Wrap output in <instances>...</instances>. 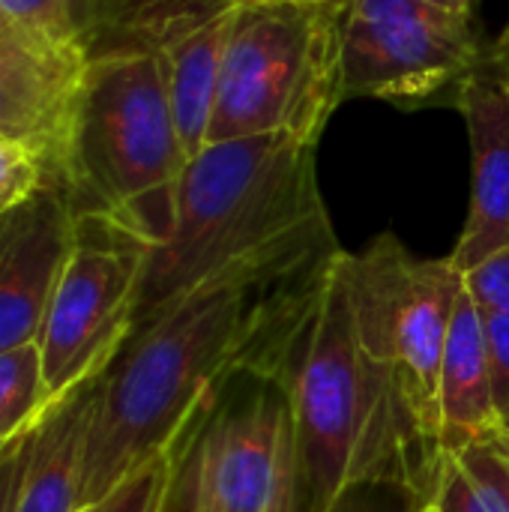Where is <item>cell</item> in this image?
Instances as JSON below:
<instances>
[{"label": "cell", "mask_w": 509, "mask_h": 512, "mask_svg": "<svg viewBox=\"0 0 509 512\" xmlns=\"http://www.w3.org/2000/svg\"><path fill=\"white\" fill-rule=\"evenodd\" d=\"M342 246L333 225L231 267L135 327L93 381L81 510L168 456L240 378L285 381Z\"/></svg>", "instance_id": "obj_1"}, {"label": "cell", "mask_w": 509, "mask_h": 512, "mask_svg": "<svg viewBox=\"0 0 509 512\" xmlns=\"http://www.w3.org/2000/svg\"><path fill=\"white\" fill-rule=\"evenodd\" d=\"M303 512H333L348 495L387 486L435 495L441 453L396 378L360 345L348 303L330 285L285 369Z\"/></svg>", "instance_id": "obj_2"}, {"label": "cell", "mask_w": 509, "mask_h": 512, "mask_svg": "<svg viewBox=\"0 0 509 512\" xmlns=\"http://www.w3.org/2000/svg\"><path fill=\"white\" fill-rule=\"evenodd\" d=\"M327 225L318 144L294 135L207 144L186 165L165 234L147 243L132 330L213 276Z\"/></svg>", "instance_id": "obj_3"}, {"label": "cell", "mask_w": 509, "mask_h": 512, "mask_svg": "<svg viewBox=\"0 0 509 512\" xmlns=\"http://www.w3.org/2000/svg\"><path fill=\"white\" fill-rule=\"evenodd\" d=\"M186 165L156 45L93 54L54 159L75 213L108 216L153 243L171 222Z\"/></svg>", "instance_id": "obj_4"}, {"label": "cell", "mask_w": 509, "mask_h": 512, "mask_svg": "<svg viewBox=\"0 0 509 512\" xmlns=\"http://www.w3.org/2000/svg\"><path fill=\"white\" fill-rule=\"evenodd\" d=\"M345 0H240L207 144L294 135L318 144L342 96Z\"/></svg>", "instance_id": "obj_5"}, {"label": "cell", "mask_w": 509, "mask_h": 512, "mask_svg": "<svg viewBox=\"0 0 509 512\" xmlns=\"http://www.w3.org/2000/svg\"><path fill=\"white\" fill-rule=\"evenodd\" d=\"M165 512H303L285 381L225 387L171 450Z\"/></svg>", "instance_id": "obj_6"}, {"label": "cell", "mask_w": 509, "mask_h": 512, "mask_svg": "<svg viewBox=\"0 0 509 512\" xmlns=\"http://www.w3.org/2000/svg\"><path fill=\"white\" fill-rule=\"evenodd\" d=\"M336 282L363 351L396 378L435 441L438 378L450 324L465 294L462 270L450 255L417 258L396 234L384 231L360 252H339Z\"/></svg>", "instance_id": "obj_7"}, {"label": "cell", "mask_w": 509, "mask_h": 512, "mask_svg": "<svg viewBox=\"0 0 509 512\" xmlns=\"http://www.w3.org/2000/svg\"><path fill=\"white\" fill-rule=\"evenodd\" d=\"M147 243L108 216L78 213L72 252L36 342L51 399L99 378L129 339Z\"/></svg>", "instance_id": "obj_8"}, {"label": "cell", "mask_w": 509, "mask_h": 512, "mask_svg": "<svg viewBox=\"0 0 509 512\" xmlns=\"http://www.w3.org/2000/svg\"><path fill=\"white\" fill-rule=\"evenodd\" d=\"M483 45L474 18L426 0H345L342 96L405 111L453 105Z\"/></svg>", "instance_id": "obj_9"}, {"label": "cell", "mask_w": 509, "mask_h": 512, "mask_svg": "<svg viewBox=\"0 0 509 512\" xmlns=\"http://www.w3.org/2000/svg\"><path fill=\"white\" fill-rule=\"evenodd\" d=\"M453 108L471 141V204L450 261L465 273L509 246V24L486 42Z\"/></svg>", "instance_id": "obj_10"}, {"label": "cell", "mask_w": 509, "mask_h": 512, "mask_svg": "<svg viewBox=\"0 0 509 512\" xmlns=\"http://www.w3.org/2000/svg\"><path fill=\"white\" fill-rule=\"evenodd\" d=\"M75 207L57 177L0 216V351L39 342L75 240Z\"/></svg>", "instance_id": "obj_11"}, {"label": "cell", "mask_w": 509, "mask_h": 512, "mask_svg": "<svg viewBox=\"0 0 509 512\" xmlns=\"http://www.w3.org/2000/svg\"><path fill=\"white\" fill-rule=\"evenodd\" d=\"M237 6L240 0H195L168 15L153 36L165 69L174 123L189 159H195L210 138V120Z\"/></svg>", "instance_id": "obj_12"}, {"label": "cell", "mask_w": 509, "mask_h": 512, "mask_svg": "<svg viewBox=\"0 0 509 512\" xmlns=\"http://www.w3.org/2000/svg\"><path fill=\"white\" fill-rule=\"evenodd\" d=\"M84 51L36 48L21 39L0 45V138L33 141L51 153L63 144L84 72Z\"/></svg>", "instance_id": "obj_13"}, {"label": "cell", "mask_w": 509, "mask_h": 512, "mask_svg": "<svg viewBox=\"0 0 509 512\" xmlns=\"http://www.w3.org/2000/svg\"><path fill=\"white\" fill-rule=\"evenodd\" d=\"M498 435L504 429L495 408L486 321L468 294H462L441 360L435 441L441 456H459Z\"/></svg>", "instance_id": "obj_14"}, {"label": "cell", "mask_w": 509, "mask_h": 512, "mask_svg": "<svg viewBox=\"0 0 509 512\" xmlns=\"http://www.w3.org/2000/svg\"><path fill=\"white\" fill-rule=\"evenodd\" d=\"M192 0H0L6 30L36 48L99 54L111 30H132L135 42H153L168 15Z\"/></svg>", "instance_id": "obj_15"}, {"label": "cell", "mask_w": 509, "mask_h": 512, "mask_svg": "<svg viewBox=\"0 0 509 512\" xmlns=\"http://www.w3.org/2000/svg\"><path fill=\"white\" fill-rule=\"evenodd\" d=\"M93 381L54 399L33 426L30 450L9 512H81L84 441L90 426Z\"/></svg>", "instance_id": "obj_16"}, {"label": "cell", "mask_w": 509, "mask_h": 512, "mask_svg": "<svg viewBox=\"0 0 509 512\" xmlns=\"http://www.w3.org/2000/svg\"><path fill=\"white\" fill-rule=\"evenodd\" d=\"M51 402L39 345L0 351V447L30 432Z\"/></svg>", "instance_id": "obj_17"}, {"label": "cell", "mask_w": 509, "mask_h": 512, "mask_svg": "<svg viewBox=\"0 0 509 512\" xmlns=\"http://www.w3.org/2000/svg\"><path fill=\"white\" fill-rule=\"evenodd\" d=\"M54 177L51 153L33 141L0 138V216L15 210Z\"/></svg>", "instance_id": "obj_18"}, {"label": "cell", "mask_w": 509, "mask_h": 512, "mask_svg": "<svg viewBox=\"0 0 509 512\" xmlns=\"http://www.w3.org/2000/svg\"><path fill=\"white\" fill-rule=\"evenodd\" d=\"M486 512H509V450L504 435L453 456Z\"/></svg>", "instance_id": "obj_19"}, {"label": "cell", "mask_w": 509, "mask_h": 512, "mask_svg": "<svg viewBox=\"0 0 509 512\" xmlns=\"http://www.w3.org/2000/svg\"><path fill=\"white\" fill-rule=\"evenodd\" d=\"M171 483V453L147 462L135 474H129L120 486H114L102 501L84 507L81 512H165Z\"/></svg>", "instance_id": "obj_20"}, {"label": "cell", "mask_w": 509, "mask_h": 512, "mask_svg": "<svg viewBox=\"0 0 509 512\" xmlns=\"http://www.w3.org/2000/svg\"><path fill=\"white\" fill-rule=\"evenodd\" d=\"M468 300L483 315H504L509 318V246L492 252L480 264L462 273Z\"/></svg>", "instance_id": "obj_21"}, {"label": "cell", "mask_w": 509, "mask_h": 512, "mask_svg": "<svg viewBox=\"0 0 509 512\" xmlns=\"http://www.w3.org/2000/svg\"><path fill=\"white\" fill-rule=\"evenodd\" d=\"M489 333V354H492V387H495V408L501 429L509 432V318L504 315H483Z\"/></svg>", "instance_id": "obj_22"}, {"label": "cell", "mask_w": 509, "mask_h": 512, "mask_svg": "<svg viewBox=\"0 0 509 512\" xmlns=\"http://www.w3.org/2000/svg\"><path fill=\"white\" fill-rule=\"evenodd\" d=\"M423 504H426V498H420L414 492L375 486V489H363V492L348 495L333 512H420Z\"/></svg>", "instance_id": "obj_23"}, {"label": "cell", "mask_w": 509, "mask_h": 512, "mask_svg": "<svg viewBox=\"0 0 509 512\" xmlns=\"http://www.w3.org/2000/svg\"><path fill=\"white\" fill-rule=\"evenodd\" d=\"M30 432L0 447V512H9L12 507V495H15V486L27 459V450H30Z\"/></svg>", "instance_id": "obj_24"}, {"label": "cell", "mask_w": 509, "mask_h": 512, "mask_svg": "<svg viewBox=\"0 0 509 512\" xmlns=\"http://www.w3.org/2000/svg\"><path fill=\"white\" fill-rule=\"evenodd\" d=\"M426 3L447 9V12H456V15H468V18H474V12L480 6V0H426Z\"/></svg>", "instance_id": "obj_25"}, {"label": "cell", "mask_w": 509, "mask_h": 512, "mask_svg": "<svg viewBox=\"0 0 509 512\" xmlns=\"http://www.w3.org/2000/svg\"><path fill=\"white\" fill-rule=\"evenodd\" d=\"M420 512H444V510H441V504H438V501H435V495H432V501H426Z\"/></svg>", "instance_id": "obj_26"}, {"label": "cell", "mask_w": 509, "mask_h": 512, "mask_svg": "<svg viewBox=\"0 0 509 512\" xmlns=\"http://www.w3.org/2000/svg\"><path fill=\"white\" fill-rule=\"evenodd\" d=\"M9 39H15V36H12V33L6 30V24L0 21V45H3V42H9Z\"/></svg>", "instance_id": "obj_27"}, {"label": "cell", "mask_w": 509, "mask_h": 512, "mask_svg": "<svg viewBox=\"0 0 509 512\" xmlns=\"http://www.w3.org/2000/svg\"><path fill=\"white\" fill-rule=\"evenodd\" d=\"M504 444H507V450H509V432H504Z\"/></svg>", "instance_id": "obj_28"}]
</instances>
